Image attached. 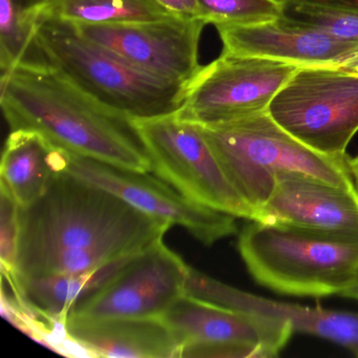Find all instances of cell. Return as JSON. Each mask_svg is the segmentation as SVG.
<instances>
[{"label":"cell","mask_w":358,"mask_h":358,"mask_svg":"<svg viewBox=\"0 0 358 358\" xmlns=\"http://www.w3.org/2000/svg\"><path fill=\"white\" fill-rule=\"evenodd\" d=\"M137 255L81 273L17 278L15 284L9 287L16 297L32 309L64 326L75 305L110 282Z\"/></svg>","instance_id":"17"},{"label":"cell","mask_w":358,"mask_h":358,"mask_svg":"<svg viewBox=\"0 0 358 358\" xmlns=\"http://www.w3.org/2000/svg\"><path fill=\"white\" fill-rule=\"evenodd\" d=\"M288 17L320 29L335 38L358 43V10L287 3Z\"/></svg>","instance_id":"22"},{"label":"cell","mask_w":358,"mask_h":358,"mask_svg":"<svg viewBox=\"0 0 358 358\" xmlns=\"http://www.w3.org/2000/svg\"><path fill=\"white\" fill-rule=\"evenodd\" d=\"M267 113L314 152L347 156L358 133V73L343 66H301L274 96Z\"/></svg>","instance_id":"6"},{"label":"cell","mask_w":358,"mask_h":358,"mask_svg":"<svg viewBox=\"0 0 358 358\" xmlns=\"http://www.w3.org/2000/svg\"><path fill=\"white\" fill-rule=\"evenodd\" d=\"M18 245V205L11 194L0 187V262L3 278L12 285L16 280Z\"/></svg>","instance_id":"23"},{"label":"cell","mask_w":358,"mask_h":358,"mask_svg":"<svg viewBox=\"0 0 358 358\" xmlns=\"http://www.w3.org/2000/svg\"><path fill=\"white\" fill-rule=\"evenodd\" d=\"M358 64V58L353 62V64H350V66H345V68H349V66H353V64Z\"/></svg>","instance_id":"29"},{"label":"cell","mask_w":358,"mask_h":358,"mask_svg":"<svg viewBox=\"0 0 358 358\" xmlns=\"http://www.w3.org/2000/svg\"><path fill=\"white\" fill-rule=\"evenodd\" d=\"M35 20L72 24H123L165 20L173 16L155 0H43Z\"/></svg>","instance_id":"19"},{"label":"cell","mask_w":358,"mask_h":358,"mask_svg":"<svg viewBox=\"0 0 358 358\" xmlns=\"http://www.w3.org/2000/svg\"><path fill=\"white\" fill-rule=\"evenodd\" d=\"M301 66L222 52L190 81L176 114L180 120L203 124L266 112L274 96Z\"/></svg>","instance_id":"9"},{"label":"cell","mask_w":358,"mask_h":358,"mask_svg":"<svg viewBox=\"0 0 358 358\" xmlns=\"http://www.w3.org/2000/svg\"><path fill=\"white\" fill-rule=\"evenodd\" d=\"M57 169H64L112 194L152 217L187 230L211 246L238 232L236 217L188 200L152 173L129 171L57 148Z\"/></svg>","instance_id":"10"},{"label":"cell","mask_w":358,"mask_h":358,"mask_svg":"<svg viewBox=\"0 0 358 358\" xmlns=\"http://www.w3.org/2000/svg\"><path fill=\"white\" fill-rule=\"evenodd\" d=\"M20 60L38 62L59 71L100 101L133 119L155 118L178 112L187 90V85L142 72L87 41L71 22L62 20H37Z\"/></svg>","instance_id":"4"},{"label":"cell","mask_w":358,"mask_h":358,"mask_svg":"<svg viewBox=\"0 0 358 358\" xmlns=\"http://www.w3.org/2000/svg\"><path fill=\"white\" fill-rule=\"evenodd\" d=\"M171 227L103 187L57 169L38 200L18 207L16 280L92 271L141 252Z\"/></svg>","instance_id":"1"},{"label":"cell","mask_w":358,"mask_h":358,"mask_svg":"<svg viewBox=\"0 0 358 358\" xmlns=\"http://www.w3.org/2000/svg\"><path fill=\"white\" fill-rule=\"evenodd\" d=\"M185 294L226 307L288 320L293 332L314 335L343 345L358 357V312L274 301L224 284L189 267Z\"/></svg>","instance_id":"15"},{"label":"cell","mask_w":358,"mask_h":358,"mask_svg":"<svg viewBox=\"0 0 358 358\" xmlns=\"http://www.w3.org/2000/svg\"><path fill=\"white\" fill-rule=\"evenodd\" d=\"M349 70L353 71V72L358 73V64H353V66H349Z\"/></svg>","instance_id":"28"},{"label":"cell","mask_w":358,"mask_h":358,"mask_svg":"<svg viewBox=\"0 0 358 358\" xmlns=\"http://www.w3.org/2000/svg\"><path fill=\"white\" fill-rule=\"evenodd\" d=\"M177 113V112H176ZM134 119L152 173L192 202L248 221L259 215L234 189L196 125L177 114Z\"/></svg>","instance_id":"7"},{"label":"cell","mask_w":358,"mask_h":358,"mask_svg":"<svg viewBox=\"0 0 358 358\" xmlns=\"http://www.w3.org/2000/svg\"><path fill=\"white\" fill-rule=\"evenodd\" d=\"M238 250L253 280L278 294L338 295L358 274V236L249 221Z\"/></svg>","instance_id":"5"},{"label":"cell","mask_w":358,"mask_h":358,"mask_svg":"<svg viewBox=\"0 0 358 358\" xmlns=\"http://www.w3.org/2000/svg\"><path fill=\"white\" fill-rule=\"evenodd\" d=\"M189 266L158 241L138 253L110 282L79 301L70 317L160 318L185 294Z\"/></svg>","instance_id":"12"},{"label":"cell","mask_w":358,"mask_h":358,"mask_svg":"<svg viewBox=\"0 0 358 358\" xmlns=\"http://www.w3.org/2000/svg\"><path fill=\"white\" fill-rule=\"evenodd\" d=\"M173 15L201 18L200 0H155Z\"/></svg>","instance_id":"24"},{"label":"cell","mask_w":358,"mask_h":358,"mask_svg":"<svg viewBox=\"0 0 358 358\" xmlns=\"http://www.w3.org/2000/svg\"><path fill=\"white\" fill-rule=\"evenodd\" d=\"M223 53L269 58L301 66H348L358 58V43L341 41L285 14L257 24H215Z\"/></svg>","instance_id":"13"},{"label":"cell","mask_w":358,"mask_h":358,"mask_svg":"<svg viewBox=\"0 0 358 358\" xmlns=\"http://www.w3.org/2000/svg\"><path fill=\"white\" fill-rule=\"evenodd\" d=\"M201 18L206 24H257L286 13L285 0H200Z\"/></svg>","instance_id":"21"},{"label":"cell","mask_w":358,"mask_h":358,"mask_svg":"<svg viewBox=\"0 0 358 358\" xmlns=\"http://www.w3.org/2000/svg\"><path fill=\"white\" fill-rule=\"evenodd\" d=\"M194 124V123H192ZM204 136L226 177L259 215L282 173H307L354 188L350 157L314 152L280 127L266 112L223 122L194 124Z\"/></svg>","instance_id":"3"},{"label":"cell","mask_w":358,"mask_h":358,"mask_svg":"<svg viewBox=\"0 0 358 358\" xmlns=\"http://www.w3.org/2000/svg\"><path fill=\"white\" fill-rule=\"evenodd\" d=\"M66 336L94 357L177 358L181 345L161 318L70 317Z\"/></svg>","instance_id":"16"},{"label":"cell","mask_w":358,"mask_h":358,"mask_svg":"<svg viewBox=\"0 0 358 358\" xmlns=\"http://www.w3.org/2000/svg\"><path fill=\"white\" fill-rule=\"evenodd\" d=\"M72 24L87 41L158 78L188 85L202 68L199 45L207 24L202 18L173 15L155 22Z\"/></svg>","instance_id":"11"},{"label":"cell","mask_w":358,"mask_h":358,"mask_svg":"<svg viewBox=\"0 0 358 358\" xmlns=\"http://www.w3.org/2000/svg\"><path fill=\"white\" fill-rule=\"evenodd\" d=\"M262 222L358 236V194L307 173L278 176L261 209Z\"/></svg>","instance_id":"14"},{"label":"cell","mask_w":358,"mask_h":358,"mask_svg":"<svg viewBox=\"0 0 358 358\" xmlns=\"http://www.w3.org/2000/svg\"><path fill=\"white\" fill-rule=\"evenodd\" d=\"M0 103L11 131H36L70 154L152 173L150 155L134 119L51 66L20 60L1 74Z\"/></svg>","instance_id":"2"},{"label":"cell","mask_w":358,"mask_h":358,"mask_svg":"<svg viewBox=\"0 0 358 358\" xmlns=\"http://www.w3.org/2000/svg\"><path fill=\"white\" fill-rule=\"evenodd\" d=\"M291 5L318 6V7L349 8L358 10V0H285Z\"/></svg>","instance_id":"25"},{"label":"cell","mask_w":358,"mask_h":358,"mask_svg":"<svg viewBox=\"0 0 358 358\" xmlns=\"http://www.w3.org/2000/svg\"><path fill=\"white\" fill-rule=\"evenodd\" d=\"M349 166L352 179H353L354 188L356 194H358V155L354 158H350Z\"/></svg>","instance_id":"27"},{"label":"cell","mask_w":358,"mask_h":358,"mask_svg":"<svg viewBox=\"0 0 358 358\" xmlns=\"http://www.w3.org/2000/svg\"><path fill=\"white\" fill-rule=\"evenodd\" d=\"M43 0H0V68L9 72L24 55L34 31V9Z\"/></svg>","instance_id":"20"},{"label":"cell","mask_w":358,"mask_h":358,"mask_svg":"<svg viewBox=\"0 0 358 358\" xmlns=\"http://www.w3.org/2000/svg\"><path fill=\"white\" fill-rule=\"evenodd\" d=\"M161 320L181 345L180 357L273 358L292 336L288 320L183 294Z\"/></svg>","instance_id":"8"},{"label":"cell","mask_w":358,"mask_h":358,"mask_svg":"<svg viewBox=\"0 0 358 358\" xmlns=\"http://www.w3.org/2000/svg\"><path fill=\"white\" fill-rule=\"evenodd\" d=\"M57 148L36 131H11L0 164V187L7 190L18 207L38 200L49 185L56 166Z\"/></svg>","instance_id":"18"},{"label":"cell","mask_w":358,"mask_h":358,"mask_svg":"<svg viewBox=\"0 0 358 358\" xmlns=\"http://www.w3.org/2000/svg\"><path fill=\"white\" fill-rule=\"evenodd\" d=\"M338 296L358 301V274L339 292Z\"/></svg>","instance_id":"26"}]
</instances>
